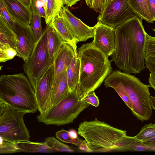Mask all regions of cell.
I'll return each instance as SVG.
<instances>
[{
  "instance_id": "5b68a950",
  "label": "cell",
  "mask_w": 155,
  "mask_h": 155,
  "mask_svg": "<svg viewBox=\"0 0 155 155\" xmlns=\"http://www.w3.org/2000/svg\"><path fill=\"white\" fill-rule=\"evenodd\" d=\"M78 133L83 137L93 152L118 150L115 143L127 136V131L114 127L97 118L84 121L78 126Z\"/></svg>"
},
{
  "instance_id": "e575fe53",
  "label": "cell",
  "mask_w": 155,
  "mask_h": 155,
  "mask_svg": "<svg viewBox=\"0 0 155 155\" xmlns=\"http://www.w3.org/2000/svg\"><path fill=\"white\" fill-rule=\"evenodd\" d=\"M82 100L95 107H98L99 105V98L94 91L89 93Z\"/></svg>"
},
{
  "instance_id": "f1b7e54d",
  "label": "cell",
  "mask_w": 155,
  "mask_h": 155,
  "mask_svg": "<svg viewBox=\"0 0 155 155\" xmlns=\"http://www.w3.org/2000/svg\"><path fill=\"white\" fill-rule=\"evenodd\" d=\"M56 137L61 141L64 143H71L79 147L82 140L78 137L76 139H72L70 136L68 131L63 129L57 131Z\"/></svg>"
},
{
  "instance_id": "f6af8a7d",
  "label": "cell",
  "mask_w": 155,
  "mask_h": 155,
  "mask_svg": "<svg viewBox=\"0 0 155 155\" xmlns=\"http://www.w3.org/2000/svg\"><path fill=\"white\" fill-rule=\"evenodd\" d=\"M150 101L152 109L155 110V97L151 96Z\"/></svg>"
},
{
  "instance_id": "bcb514c9",
  "label": "cell",
  "mask_w": 155,
  "mask_h": 155,
  "mask_svg": "<svg viewBox=\"0 0 155 155\" xmlns=\"http://www.w3.org/2000/svg\"><path fill=\"white\" fill-rule=\"evenodd\" d=\"M41 1L42 5L43 7L45 12L47 8L48 0H41Z\"/></svg>"
},
{
  "instance_id": "d6a6232c",
  "label": "cell",
  "mask_w": 155,
  "mask_h": 155,
  "mask_svg": "<svg viewBox=\"0 0 155 155\" xmlns=\"http://www.w3.org/2000/svg\"><path fill=\"white\" fill-rule=\"evenodd\" d=\"M0 16L8 26L12 29L15 20L7 10L2 0H0Z\"/></svg>"
},
{
  "instance_id": "60d3db41",
  "label": "cell",
  "mask_w": 155,
  "mask_h": 155,
  "mask_svg": "<svg viewBox=\"0 0 155 155\" xmlns=\"http://www.w3.org/2000/svg\"><path fill=\"white\" fill-rule=\"evenodd\" d=\"M28 8H31L32 0H18Z\"/></svg>"
},
{
  "instance_id": "cb8c5ba5",
  "label": "cell",
  "mask_w": 155,
  "mask_h": 155,
  "mask_svg": "<svg viewBox=\"0 0 155 155\" xmlns=\"http://www.w3.org/2000/svg\"><path fill=\"white\" fill-rule=\"evenodd\" d=\"M63 5V3L58 0H48L45 18L47 25L52 21L58 13Z\"/></svg>"
},
{
  "instance_id": "836d02e7",
  "label": "cell",
  "mask_w": 155,
  "mask_h": 155,
  "mask_svg": "<svg viewBox=\"0 0 155 155\" xmlns=\"http://www.w3.org/2000/svg\"><path fill=\"white\" fill-rule=\"evenodd\" d=\"M31 9L33 13L38 14L41 18H44L45 19V12L41 0H32Z\"/></svg>"
},
{
  "instance_id": "7402d4cb",
  "label": "cell",
  "mask_w": 155,
  "mask_h": 155,
  "mask_svg": "<svg viewBox=\"0 0 155 155\" xmlns=\"http://www.w3.org/2000/svg\"><path fill=\"white\" fill-rule=\"evenodd\" d=\"M21 152L51 153L57 152L54 149L48 146L45 142H36L29 140L17 143Z\"/></svg>"
},
{
  "instance_id": "ee69618b",
  "label": "cell",
  "mask_w": 155,
  "mask_h": 155,
  "mask_svg": "<svg viewBox=\"0 0 155 155\" xmlns=\"http://www.w3.org/2000/svg\"><path fill=\"white\" fill-rule=\"evenodd\" d=\"M146 145V148L149 150V151H155V145Z\"/></svg>"
},
{
  "instance_id": "ab89813d",
  "label": "cell",
  "mask_w": 155,
  "mask_h": 155,
  "mask_svg": "<svg viewBox=\"0 0 155 155\" xmlns=\"http://www.w3.org/2000/svg\"><path fill=\"white\" fill-rule=\"evenodd\" d=\"M80 0H62L63 4H65L68 7H71L75 5Z\"/></svg>"
},
{
  "instance_id": "9c48e42d",
  "label": "cell",
  "mask_w": 155,
  "mask_h": 155,
  "mask_svg": "<svg viewBox=\"0 0 155 155\" xmlns=\"http://www.w3.org/2000/svg\"><path fill=\"white\" fill-rule=\"evenodd\" d=\"M137 16L128 3V0H108L98 21L115 28L128 19Z\"/></svg>"
},
{
  "instance_id": "6da1fadb",
  "label": "cell",
  "mask_w": 155,
  "mask_h": 155,
  "mask_svg": "<svg viewBox=\"0 0 155 155\" xmlns=\"http://www.w3.org/2000/svg\"><path fill=\"white\" fill-rule=\"evenodd\" d=\"M142 20L136 16L115 28L116 46L112 60L124 72L139 73L146 68L147 33Z\"/></svg>"
},
{
  "instance_id": "ba28073f",
  "label": "cell",
  "mask_w": 155,
  "mask_h": 155,
  "mask_svg": "<svg viewBox=\"0 0 155 155\" xmlns=\"http://www.w3.org/2000/svg\"><path fill=\"white\" fill-rule=\"evenodd\" d=\"M47 44V31L45 28L39 40L36 42L32 53L23 68L34 91L36 82L53 63Z\"/></svg>"
},
{
  "instance_id": "7c38bea8",
  "label": "cell",
  "mask_w": 155,
  "mask_h": 155,
  "mask_svg": "<svg viewBox=\"0 0 155 155\" xmlns=\"http://www.w3.org/2000/svg\"><path fill=\"white\" fill-rule=\"evenodd\" d=\"M59 13L77 43L94 37L96 25L92 27L87 26L74 15L67 5H63Z\"/></svg>"
},
{
  "instance_id": "3957f363",
  "label": "cell",
  "mask_w": 155,
  "mask_h": 155,
  "mask_svg": "<svg viewBox=\"0 0 155 155\" xmlns=\"http://www.w3.org/2000/svg\"><path fill=\"white\" fill-rule=\"evenodd\" d=\"M0 100L27 113L38 110L35 91L28 78L22 73L1 75Z\"/></svg>"
},
{
  "instance_id": "8992f818",
  "label": "cell",
  "mask_w": 155,
  "mask_h": 155,
  "mask_svg": "<svg viewBox=\"0 0 155 155\" xmlns=\"http://www.w3.org/2000/svg\"><path fill=\"white\" fill-rule=\"evenodd\" d=\"M90 104L81 100L75 91L70 92L64 99L37 117L39 123L46 125L61 126L72 123Z\"/></svg>"
},
{
  "instance_id": "9a60e30c",
  "label": "cell",
  "mask_w": 155,
  "mask_h": 155,
  "mask_svg": "<svg viewBox=\"0 0 155 155\" xmlns=\"http://www.w3.org/2000/svg\"><path fill=\"white\" fill-rule=\"evenodd\" d=\"M2 1L14 20L26 25H30L33 15L31 8H28L18 0Z\"/></svg>"
},
{
  "instance_id": "4316f807",
  "label": "cell",
  "mask_w": 155,
  "mask_h": 155,
  "mask_svg": "<svg viewBox=\"0 0 155 155\" xmlns=\"http://www.w3.org/2000/svg\"><path fill=\"white\" fill-rule=\"evenodd\" d=\"M0 153L9 154L21 152L17 143L0 137Z\"/></svg>"
},
{
  "instance_id": "d590c367",
  "label": "cell",
  "mask_w": 155,
  "mask_h": 155,
  "mask_svg": "<svg viewBox=\"0 0 155 155\" xmlns=\"http://www.w3.org/2000/svg\"><path fill=\"white\" fill-rule=\"evenodd\" d=\"M146 68L148 69L150 73L155 75V58L150 57H145Z\"/></svg>"
},
{
  "instance_id": "4dcf8cb0",
  "label": "cell",
  "mask_w": 155,
  "mask_h": 155,
  "mask_svg": "<svg viewBox=\"0 0 155 155\" xmlns=\"http://www.w3.org/2000/svg\"><path fill=\"white\" fill-rule=\"evenodd\" d=\"M153 30L155 31V29ZM145 57L155 58V37L151 36L146 34V42L145 47Z\"/></svg>"
},
{
  "instance_id": "30bf717a",
  "label": "cell",
  "mask_w": 155,
  "mask_h": 155,
  "mask_svg": "<svg viewBox=\"0 0 155 155\" xmlns=\"http://www.w3.org/2000/svg\"><path fill=\"white\" fill-rule=\"evenodd\" d=\"M55 75L54 61L42 76L37 81L35 90L38 110L40 114L50 108Z\"/></svg>"
},
{
  "instance_id": "1f68e13d",
  "label": "cell",
  "mask_w": 155,
  "mask_h": 155,
  "mask_svg": "<svg viewBox=\"0 0 155 155\" xmlns=\"http://www.w3.org/2000/svg\"><path fill=\"white\" fill-rule=\"evenodd\" d=\"M108 0H85L86 3L90 8L96 12L101 14L104 11Z\"/></svg>"
},
{
  "instance_id": "5bb4252c",
  "label": "cell",
  "mask_w": 155,
  "mask_h": 155,
  "mask_svg": "<svg viewBox=\"0 0 155 155\" xmlns=\"http://www.w3.org/2000/svg\"><path fill=\"white\" fill-rule=\"evenodd\" d=\"M75 57L76 56L72 47L67 43H64L53 59L55 65L53 89L59 75L64 70L67 68Z\"/></svg>"
},
{
  "instance_id": "7bdbcfd3",
  "label": "cell",
  "mask_w": 155,
  "mask_h": 155,
  "mask_svg": "<svg viewBox=\"0 0 155 155\" xmlns=\"http://www.w3.org/2000/svg\"><path fill=\"white\" fill-rule=\"evenodd\" d=\"M143 143L145 145H155V137L143 141Z\"/></svg>"
},
{
  "instance_id": "ac0fdd59",
  "label": "cell",
  "mask_w": 155,
  "mask_h": 155,
  "mask_svg": "<svg viewBox=\"0 0 155 155\" xmlns=\"http://www.w3.org/2000/svg\"><path fill=\"white\" fill-rule=\"evenodd\" d=\"M45 28L49 53L50 57L53 59L63 44L65 42L50 24H47Z\"/></svg>"
},
{
  "instance_id": "7dc6e473",
  "label": "cell",
  "mask_w": 155,
  "mask_h": 155,
  "mask_svg": "<svg viewBox=\"0 0 155 155\" xmlns=\"http://www.w3.org/2000/svg\"><path fill=\"white\" fill-rule=\"evenodd\" d=\"M59 1L61 2L62 3V0H58Z\"/></svg>"
},
{
  "instance_id": "d4e9b609",
  "label": "cell",
  "mask_w": 155,
  "mask_h": 155,
  "mask_svg": "<svg viewBox=\"0 0 155 155\" xmlns=\"http://www.w3.org/2000/svg\"><path fill=\"white\" fill-rule=\"evenodd\" d=\"M44 142L48 146L54 149L56 152L74 151L69 146L61 142L54 136L46 137Z\"/></svg>"
},
{
  "instance_id": "ffe728a7",
  "label": "cell",
  "mask_w": 155,
  "mask_h": 155,
  "mask_svg": "<svg viewBox=\"0 0 155 155\" xmlns=\"http://www.w3.org/2000/svg\"><path fill=\"white\" fill-rule=\"evenodd\" d=\"M128 3L137 16L149 23H153L148 0H128Z\"/></svg>"
},
{
  "instance_id": "74e56055",
  "label": "cell",
  "mask_w": 155,
  "mask_h": 155,
  "mask_svg": "<svg viewBox=\"0 0 155 155\" xmlns=\"http://www.w3.org/2000/svg\"><path fill=\"white\" fill-rule=\"evenodd\" d=\"M79 148L81 150L86 152H93L92 150L89 147L85 140H82L80 146H79Z\"/></svg>"
},
{
  "instance_id": "f35d334b",
  "label": "cell",
  "mask_w": 155,
  "mask_h": 155,
  "mask_svg": "<svg viewBox=\"0 0 155 155\" xmlns=\"http://www.w3.org/2000/svg\"><path fill=\"white\" fill-rule=\"evenodd\" d=\"M149 86L155 91V75L150 73L148 79Z\"/></svg>"
},
{
  "instance_id": "4fadbf2b",
  "label": "cell",
  "mask_w": 155,
  "mask_h": 155,
  "mask_svg": "<svg viewBox=\"0 0 155 155\" xmlns=\"http://www.w3.org/2000/svg\"><path fill=\"white\" fill-rule=\"evenodd\" d=\"M94 40V46L107 57L111 56L115 49V28L98 21L96 24Z\"/></svg>"
},
{
  "instance_id": "7a4b0ae2",
  "label": "cell",
  "mask_w": 155,
  "mask_h": 155,
  "mask_svg": "<svg viewBox=\"0 0 155 155\" xmlns=\"http://www.w3.org/2000/svg\"><path fill=\"white\" fill-rule=\"evenodd\" d=\"M78 50L80 74L76 93L82 100L89 93L99 87L113 72L112 61L110 60L92 42L82 45Z\"/></svg>"
},
{
  "instance_id": "83f0119b",
  "label": "cell",
  "mask_w": 155,
  "mask_h": 155,
  "mask_svg": "<svg viewBox=\"0 0 155 155\" xmlns=\"http://www.w3.org/2000/svg\"><path fill=\"white\" fill-rule=\"evenodd\" d=\"M41 18L38 14L33 13L30 25L35 35L36 42L40 39L43 32L41 22Z\"/></svg>"
},
{
  "instance_id": "e0dca14e",
  "label": "cell",
  "mask_w": 155,
  "mask_h": 155,
  "mask_svg": "<svg viewBox=\"0 0 155 155\" xmlns=\"http://www.w3.org/2000/svg\"><path fill=\"white\" fill-rule=\"evenodd\" d=\"M66 43L68 44L73 49L76 57H78L77 43L71 34L59 13L50 23Z\"/></svg>"
},
{
  "instance_id": "44dd1931",
  "label": "cell",
  "mask_w": 155,
  "mask_h": 155,
  "mask_svg": "<svg viewBox=\"0 0 155 155\" xmlns=\"http://www.w3.org/2000/svg\"><path fill=\"white\" fill-rule=\"evenodd\" d=\"M80 63L78 57L73 58L67 69V75L70 92L75 91L78 82Z\"/></svg>"
},
{
  "instance_id": "8fae6325",
  "label": "cell",
  "mask_w": 155,
  "mask_h": 155,
  "mask_svg": "<svg viewBox=\"0 0 155 155\" xmlns=\"http://www.w3.org/2000/svg\"><path fill=\"white\" fill-rule=\"evenodd\" d=\"M12 29L17 40V56L26 62L30 56L36 42L34 32L30 25L23 24L15 20Z\"/></svg>"
},
{
  "instance_id": "603a6c76",
  "label": "cell",
  "mask_w": 155,
  "mask_h": 155,
  "mask_svg": "<svg viewBox=\"0 0 155 155\" xmlns=\"http://www.w3.org/2000/svg\"><path fill=\"white\" fill-rule=\"evenodd\" d=\"M16 42L12 30L0 16V44L11 47L16 51Z\"/></svg>"
},
{
  "instance_id": "b9f144b4",
  "label": "cell",
  "mask_w": 155,
  "mask_h": 155,
  "mask_svg": "<svg viewBox=\"0 0 155 155\" xmlns=\"http://www.w3.org/2000/svg\"><path fill=\"white\" fill-rule=\"evenodd\" d=\"M70 136L73 139H76L78 137V134L76 130L73 129H71L68 131Z\"/></svg>"
},
{
  "instance_id": "8d00e7d4",
  "label": "cell",
  "mask_w": 155,
  "mask_h": 155,
  "mask_svg": "<svg viewBox=\"0 0 155 155\" xmlns=\"http://www.w3.org/2000/svg\"><path fill=\"white\" fill-rule=\"evenodd\" d=\"M148 1L150 11L154 21H155V0H148Z\"/></svg>"
},
{
  "instance_id": "277c9868",
  "label": "cell",
  "mask_w": 155,
  "mask_h": 155,
  "mask_svg": "<svg viewBox=\"0 0 155 155\" xmlns=\"http://www.w3.org/2000/svg\"><path fill=\"white\" fill-rule=\"evenodd\" d=\"M116 83L126 93L132 104L133 115L142 122L148 120L152 113L149 85L129 73L118 70L108 77Z\"/></svg>"
},
{
  "instance_id": "2e32d148",
  "label": "cell",
  "mask_w": 155,
  "mask_h": 155,
  "mask_svg": "<svg viewBox=\"0 0 155 155\" xmlns=\"http://www.w3.org/2000/svg\"><path fill=\"white\" fill-rule=\"evenodd\" d=\"M67 69L61 73L55 82L51 97L50 108L60 102L66 97L70 92L67 78Z\"/></svg>"
},
{
  "instance_id": "f546056e",
  "label": "cell",
  "mask_w": 155,
  "mask_h": 155,
  "mask_svg": "<svg viewBox=\"0 0 155 155\" xmlns=\"http://www.w3.org/2000/svg\"><path fill=\"white\" fill-rule=\"evenodd\" d=\"M17 56V52L11 47L0 44V61L5 62Z\"/></svg>"
},
{
  "instance_id": "484cf974",
  "label": "cell",
  "mask_w": 155,
  "mask_h": 155,
  "mask_svg": "<svg viewBox=\"0 0 155 155\" xmlns=\"http://www.w3.org/2000/svg\"><path fill=\"white\" fill-rule=\"evenodd\" d=\"M155 137V124L150 123L142 127L140 132L135 136L144 141Z\"/></svg>"
},
{
  "instance_id": "d6986e66",
  "label": "cell",
  "mask_w": 155,
  "mask_h": 155,
  "mask_svg": "<svg viewBox=\"0 0 155 155\" xmlns=\"http://www.w3.org/2000/svg\"><path fill=\"white\" fill-rule=\"evenodd\" d=\"M115 144L118 150H127L131 151H149L146 148L143 141L134 137L127 135L116 141Z\"/></svg>"
},
{
  "instance_id": "52a82bcc",
  "label": "cell",
  "mask_w": 155,
  "mask_h": 155,
  "mask_svg": "<svg viewBox=\"0 0 155 155\" xmlns=\"http://www.w3.org/2000/svg\"><path fill=\"white\" fill-rule=\"evenodd\" d=\"M26 113L0 100V137L16 143L29 140V132L24 120Z\"/></svg>"
}]
</instances>
